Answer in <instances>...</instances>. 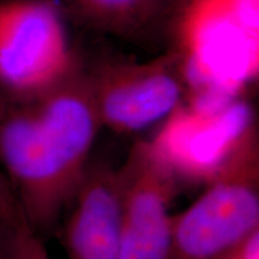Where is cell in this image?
<instances>
[{"label": "cell", "mask_w": 259, "mask_h": 259, "mask_svg": "<svg viewBox=\"0 0 259 259\" xmlns=\"http://www.w3.org/2000/svg\"><path fill=\"white\" fill-rule=\"evenodd\" d=\"M69 79L28 99H0V170L42 239L58 231L101 127L89 85Z\"/></svg>", "instance_id": "obj_1"}, {"label": "cell", "mask_w": 259, "mask_h": 259, "mask_svg": "<svg viewBox=\"0 0 259 259\" xmlns=\"http://www.w3.org/2000/svg\"><path fill=\"white\" fill-rule=\"evenodd\" d=\"M258 148L252 128L210 179L205 192L171 216L166 259H221L258 235Z\"/></svg>", "instance_id": "obj_2"}, {"label": "cell", "mask_w": 259, "mask_h": 259, "mask_svg": "<svg viewBox=\"0 0 259 259\" xmlns=\"http://www.w3.org/2000/svg\"><path fill=\"white\" fill-rule=\"evenodd\" d=\"M122 259H166L180 176L156 142H137L116 169Z\"/></svg>", "instance_id": "obj_3"}, {"label": "cell", "mask_w": 259, "mask_h": 259, "mask_svg": "<svg viewBox=\"0 0 259 259\" xmlns=\"http://www.w3.org/2000/svg\"><path fill=\"white\" fill-rule=\"evenodd\" d=\"M70 60L58 19L47 5H0V99L38 95L66 78Z\"/></svg>", "instance_id": "obj_4"}, {"label": "cell", "mask_w": 259, "mask_h": 259, "mask_svg": "<svg viewBox=\"0 0 259 259\" xmlns=\"http://www.w3.org/2000/svg\"><path fill=\"white\" fill-rule=\"evenodd\" d=\"M89 90L100 124L121 134L142 131L171 114L183 92L167 64L118 70Z\"/></svg>", "instance_id": "obj_5"}, {"label": "cell", "mask_w": 259, "mask_h": 259, "mask_svg": "<svg viewBox=\"0 0 259 259\" xmlns=\"http://www.w3.org/2000/svg\"><path fill=\"white\" fill-rule=\"evenodd\" d=\"M58 227L67 259H122L116 169L89 164Z\"/></svg>", "instance_id": "obj_6"}, {"label": "cell", "mask_w": 259, "mask_h": 259, "mask_svg": "<svg viewBox=\"0 0 259 259\" xmlns=\"http://www.w3.org/2000/svg\"><path fill=\"white\" fill-rule=\"evenodd\" d=\"M253 31L235 8L234 14L210 16L197 32V71L223 88L240 82L252 64Z\"/></svg>", "instance_id": "obj_7"}, {"label": "cell", "mask_w": 259, "mask_h": 259, "mask_svg": "<svg viewBox=\"0 0 259 259\" xmlns=\"http://www.w3.org/2000/svg\"><path fill=\"white\" fill-rule=\"evenodd\" d=\"M0 259H51L44 239L23 215L0 222Z\"/></svg>", "instance_id": "obj_8"}, {"label": "cell", "mask_w": 259, "mask_h": 259, "mask_svg": "<svg viewBox=\"0 0 259 259\" xmlns=\"http://www.w3.org/2000/svg\"><path fill=\"white\" fill-rule=\"evenodd\" d=\"M22 215L17 199L3 171L0 170V222Z\"/></svg>", "instance_id": "obj_9"}, {"label": "cell", "mask_w": 259, "mask_h": 259, "mask_svg": "<svg viewBox=\"0 0 259 259\" xmlns=\"http://www.w3.org/2000/svg\"><path fill=\"white\" fill-rule=\"evenodd\" d=\"M95 2L108 9H125L134 5L137 0H95Z\"/></svg>", "instance_id": "obj_10"}]
</instances>
